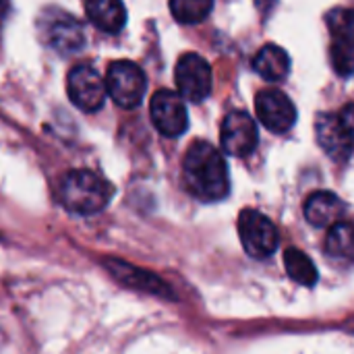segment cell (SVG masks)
<instances>
[{
	"label": "cell",
	"instance_id": "obj_6",
	"mask_svg": "<svg viewBox=\"0 0 354 354\" xmlns=\"http://www.w3.org/2000/svg\"><path fill=\"white\" fill-rule=\"evenodd\" d=\"M178 95L187 102L199 104L212 93V66L199 54H183L174 71Z\"/></svg>",
	"mask_w": 354,
	"mask_h": 354
},
{
	"label": "cell",
	"instance_id": "obj_9",
	"mask_svg": "<svg viewBox=\"0 0 354 354\" xmlns=\"http://www.w3.org/2000/svg\"><path fill=\"white\" fill-rule=\"evenodd\" d=\"M255 110L261 124L272 133H288L297 122V108L280 89H263L255 97Z\"/></svg>",
	"mask_w": 354,
	"mask_h": 354
},
{
	"label": "cell",
	"instance_id": "obj_8",
	"mask_svg": "<svg viewBox=\"0 0 354 354\" xmlns=\"http://www.w3.org/2000/svg\"><path fill=\"white\" fill-rule=\"evenodd\" d=\"M149 114H151L153 127L164 137H178L189 127L185 100L170 89H160L151 95Z\"/></svg>",
	"mask_w": 354,
	"mask_h": 354
},
{
	"label": "cell",
	"instance_id": "obj_22",
	"mask_svg": "<svg viewBox=\"0 0 354 354\" xmlns=\"http://www.w3.org/2000/svg\"><path fill=\"white\" fill-rule=\"evenodd\" d=\"M6 4H8V0H0V17L4 15V10H6Z\"/></svg>",
	"mask_w": 354,
	"mask_h": 354
},
{
	"label": "cell",
	"instance_id": "obj_14",
	"mask_svg": "<svg viewBox=\"0 0 354 354\" xmlns=\"http://www.w3.org/2000/svg\"><path fill=\"white\" fill-rule=\"evenodd\" d=\"M255 71L270 83H280L288 77L290 73V56L286 54V50H282L280 46L268 44L263 46L255 60H253Z\"/></svg>",
	"mask_w": 354,
	"mask_h": 354
},
{
	"label": "cell",
	"instance_id": "obj_7",
	"mask_svg": "<svg viewBox=\"0 0 354 354\" xmlns=\"http://www.w3.org/2000/svg\"><path fill=\"white\" fill-rule=\"evenodd\" d=\"M66 91L71 102L83 112H97L106 102V81L91 64H77L66 77Z\"/></svg>",
	"mask_w": 354,
	"mask_h": 354
},
{
	"label": "cell",
	"instance_id": "obj_15",
	"mask_svg": "<svg viewBox=\"0 0 354 354\" xmlns=\"http://www.w3.org/2000/svg\"><path fill=\"white\" fill-rule=\"evenodd\" d=\"M106 266L112 272V276L118 278L127 286H135V288H141V290L153 292V295H168V286L158 276H153L151 272L131 268L129 263H122V261H110Z\"/></svg>",
	"mask_w": 354,
	"mask_h": 354
},
{
	"label": "cell",
	"instance_id": "obj_20",
	"mask_svg": "<svg viewBox=\"0 0 354 354\" xmlns=\"http://www.w3.org/2000/svg\"><path fill=\"white\" fill-rule=\"evenodd\" d=\"M326 23L334 37H354V8H332L326 15Z\"/></svg>",
	"mask_w": 354,
	"mask_h": 354
},
{
	"label": "cell",
	"instance_id": "obj_13",
	"mask_svg": "<svg viewBox=\"0 0 354 354\" xmlns=\"http://www.w3.org/2000/svg\"><path fill=\"white\" fill-rule=\"evenodd\" d=\"M89 21L106 33H118L127 23V8L122 0H85Z\"/></svg>",
	"mask_w": 354,
	"mask_h": 354
},
{
	"label": "cell",
	"instance_id": "obj_10",
	"mask_svg": "<svg viewBox=\"0 0 354 354\" xmlns=\"http://www.w3.org/2000/svg\"><path fill=\"white\" fill-rule=\"evenodd\" d=\"M220 143L228 156L245 158L257 147V124L247 112H230L220 129Z\"/></svg>",
	"mask_w": 354,
	"mask_h": 354
},
{
	"label": "cell",
	"instance_id": "obj_16",
	"mask_svg": "<svg viewBox=\"0 0 354 354\" xmlns=\"http://www.w3.org/2000/svg\"><path fill=\"white\" fill-rule=\"evenodd\" d=\"M326 251L334 259L354 263V224L338 222L330 226L326 236Z\"/></svg>",
	"mask_w": 354,
	"mask_h": 354
},
{
	"label": "cell",
	"instance_id": "obj_4",
	"mask_svg": "<svg viewBox=\"0 0 354 354\" xmlns=\"http://www.w3.org/2000/svg\"><path fill=\"white\" fill-rule=\"evenodd\" d=\"M239 236L243 249L253 259H268L278 249V228L257 209H243L239 216Z\"/></svg>",
	"mask_w": 354,
	"mask_h": 354
},
{
	"label": "cell",
	"instance_id": "obj_3",
	"mask_svg": "<svg viewBox=\"0 0 354 354\" xmlns=\"http://www.w3.org/2000/svg\"><path fill=\"white\" fill-rule=\"evenodd\" d=\"M37 27L44 44L58 54H75L85 46L83 25L64 10L58 8L44 10Z\"/></svg>",
	"mask_w": 354,
	"mask_h": 354
},
{
	"label": "cell",
	"instance_id": "obj_1",
	"mask_svg": "<svg viewBox=\"0 0 354 354\" xmlns=\"http://www.w3.org/2000/svg\"><path fill=\"white\" fill-rule=\"evenodd\" d=\"M187 191L201 201H222L230 193L228 166L220 149L207 141H195L183 160Z\"/></svg>",
	"mask_w": 354,
	"mask_h": 354
},
{
	"label": "cell",
	"instance_id": "obj_19",
	"mask_svg": "<svg viewBox=\"0 0 354 354\" xmlns=\"http://www.w3.org/2000/svg\"><path fill=\"white\" fill-rule=\"evenodd\" d=\"M330 60L340 77H351L354 73V37H334Z\"/></svg>",
	"mask_w": 354,
	"mask_h": 354
},
{
	"label": "cell",
	"instance_id": "obj_5",
	"mask_svg": "<svg viewBox=\"0 0 354 354\" xmlns=\"http://www.w3.org/2000/svg\"><path fill=\"white\" fill-rule=\"evenodd\" d=\"M106 89L120 108H137L145 95L147 83L141 66L131 60L112 62L106 75Z\"/></svg>",
	"mask_w": 354,
	"mask_h": 354
},
{
	"label": "cell",
	"instance_id": "obj_2",
	"mask_svg": "<svg viewBox=\"0 0 354 354\" xmlns=\"http://www.w3.org/2000/svg\"><path fill=\"white\" fill-rule=\"evenodd\" d=\"M112 185L91 170H73L62 176L58 187L60 203L77 216H93L112 199Z\"/></svg>",
	"mask_w": 354,
	"mask_h": 354
},
{
	"label": "cell",
	"instance_id": "obj_11",
	"mask_svg": "<svg viewBox=\"0 0 354 354\" xmlns=\"http://www.w3.org/2000/svg\"><path fill=\"white\" fill-rule=\"evenodd\" d=\"M315 135L322 149L336 162H346L354 151L346 131L342 129L338 116L334 114H319L315 120Z\"/></svg>",
	"mask_w": 354,
	"mask_h": 354
},
{
	"label": "cell",
	"instance_id": "obj_12",
	"mask_svg": "<svg viewBox=\"0 0 354 354\" xmlns=\"http://www.w3.org/2000/svg\"><path fill=\"white\" fill-rule=\"evenodd\" d=\"M344 214H346V205L340 201L338 195L330 191H317L309 195L305 201V218L315 228H330L342 222Z\"/></svg>",
	"mask_w": 354,
	"mask_h": 354
},
{
	"label": "cell",
	"instance_id": "obj_21",
	"mask_svg": "<svg viewBox=\"0 0 354 354\" xmlns=\"http://www.w3.org/2000/svg\"><path fill=\"white\" fill-rule=\"evenodd\" d=\"M338 120H340L342 129L346 131V135H348L351 143L354 145V102L353 104H346V106L340 110V114H338Z\"/></svg>",
	"mask_w": 354,
	"mask_h": 354
},
{
	"label": "cell",
	"instance_id": "obj_18",
	"mask_svg": "<svg viewBox=\"0 0 354 354\" xmlns=\"http://www.w3.org/2000/svg\"><path fill=\"white\" fill-rule=\"evenodd\" d=\"M214 8V0H170V12L178 23L193 25L207 19Z\"/></svg>",
	"mask_w": 354,
	"mask_h": 354
},
{
	"label": "cell",
	"instance_id": "obj_17",
	"mask_svg": "<svg viewBox=\"0 0 354 354\" xmlns=\"http://www.w3.org/2000/svg\"><path fill=\"white\" fill-rule=\"evenodd\" d=\"M284 266H286L288 276L301 286H313L319 280L315 263L301 249H288L284 253Z\"/></svg>",
	"mask_w": 354,
	"mask_h": 354
}]
</instances>
